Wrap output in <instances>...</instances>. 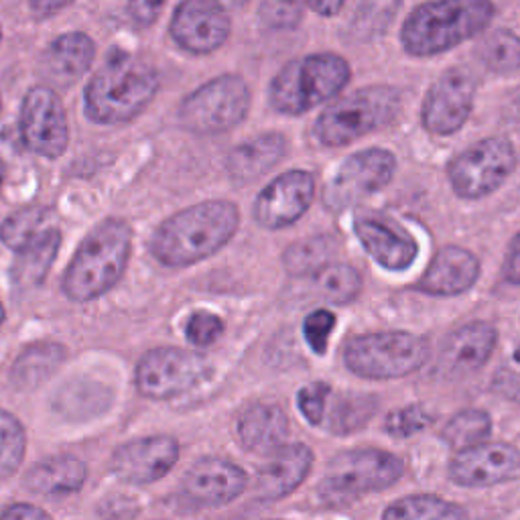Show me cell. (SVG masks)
<instances>
[{"mask_svg": "<svg viewBox=\"0 0 520 520\" xmlns=\"http://www.w3.org/2000/svg\"><path fill=\"white\" fill-rule=\"evenodd\" d=\"M238 224L240 212L232 202H202L165 220L153 234L151 252L165 267H189L224 248Z\"/></svg>", "mask_w": 520, "mask_h": 520, "instance_id": "obj_1", "label": "cell"}, {"mask_svg": "<svg viewBox=\"0 0 520 520\" xmlns=\"http://www.w3.org/2000/svg\"><path fill=\"white\" fill-rule=\"evenodd\" d=\"M159 74L128 53L114 51L86 88V114L98 124L133 120L157 94Z\"/></svg>", "mask_w": 520, "mask_h": 520, "instance_id": "obj_2", "label": "cell"}, {"mask_svg": "<svg viewBox=\"0 0 520 520\" xmlns=\"http://www.w3.org/2000/svg\"><path fill=\"white\" fill-rule=\"evenodd\" d=\"M133 230L120 218L100 222L80 244L63 277V293L86 303L110 291L126 271Z\"/></svg>", "mask_w": 520, "mask_h": 520, "instance_id": "obj_3", "label": "cell"}, {"mask_svg": "<svg viewBox=\"0 0 520 520\" xmlns=\"http://www.w3.org/2000/svg\"><path fill=\"white\" fill-rule=\"evenodd\" d=\"M494 17L486 0H439L419 5L405 21L401 41L407 53L429 57L482 33Z\"/></svg>", "mask_w": 520, "mask_h": 520, "instance_id": "obj_4", "label": "cell"}, {"mask_svg": "<svg viewBox=\"0 0 520 520\" xmlns=\"http://www.w3.org/2000/svg\"><path fill=\"white\" fill-rule=\"evenodd\" d=\"M350 76V63L336 53H313L293 59L271 82V106L289 116L305 114L338 96Z\"/></svg>", "mask_w": 520, "mask_h": 520, "instance_id": "obj_5", "label": "cell"}, {"mask_svg": "<svg viewBox=\"0 0 520 520\" xmlns=\"http://www.w3.org/2000/svg\"><path fill=\"white\" fill-rule=\"evenodd\" d=\"M401 108L399 92L390 86H368L325 108L315 122V139L325 147L350 145L388 124Z\"/></svg>", "mask_w": 520, "mask_h": 520, "instance_id": "obj_6", "label": "cell"}, {"mask_svg": "<svg viewBox=\"0 0 520 520\" xmlns=\"http://www.w3.org/2000/svg\"><path fill=\"white\" fill-rule=\"evenodd\" d=\"M429 346L411 332H376L352 338L344 348V364L362 378L390 380L419 370Z\"/></svg>", "mask_w": 520, "mask_h": 520, "instance_id": "obj_7", "label": "cell"}, {"mask_svg": "<svg viewBox=\"0 0 520 520\" xmlns=\"http://www.w3.org/2000/svg\"><path fill=\"white\" fill-rule=\"evenodd\" d=\"M403 470V462L388 451H344L330 462L319 496L328 504H346L362 494L393 486L403 476Z\"/></svg>", "mask_w": 520, "mask_h": 520, "instance_id": "obj_8", "label": "cell"}, {"mask_svg": "<svg viewBox=\"0 0 520 520\" xmlns=\"http://www.w3.org/2000/svg\"><path fill=\"white\" fill-rule=\"evenodd\" d=\"M248 110V84L240 76H220L183 100L179 122L191 133L218 135L240 124Z\"/></svg>", "mask_w": 520, "mask_h": 520, "instance_id": "obj_9", "label": "cell"}, {"mask_svg": "<svg viewBox=\"0 0 520 520\" xmlns=\"http://www.w3.org/2000/svg\"><path fill=\"white\" fill-rule=\"evenodd\" d=\"M516 167V153L510 141L492 137L460 153L447 167L453 191L466 200L486 198L496 191Z\"/></svg>", "mask_w": 520, "mask_h": 520, "instance_id": "obj_10", "label": "cell"}, {"mask_svg": "<svg viewBox=\"0 0 520 520\" xmlns=\"http://www.w3.org/2000/svg\"><path fill=\"white\" fill-rule=\"evenodd\" d=\"M212 372L210 362L181 348H155L137 366L139 393L153 401H167L187 393Z\"/></svg>", "mask_w": 520, "mask_h": 520, "instance_id": "obj_11", "label": "cell"}, {"mask_svg": "<svg viewBox=\"0 0 520 520\" xmlns=\"http://www.w3.org/2000/svg\"><path fill=\"white\" fill-rule=\"evenodd\" d=\"M397 171V157L386 149H366L350 155L336 175L323 187V206L330 212H344L370 193L390 183Z\"/></svg>", "mask_w": 520, "mask_h": 520, "instance_id": "obj_12", "label": "cell"}, {"mask_svg": "<svg viewBox=\"0 0 520 520\" xmlns=\"http://www.w3.org/2000/svg\"><path fill=\"white\" fill-rule=\"evenodd\" d=\"M476 76L466 68H451L429 88L423 102V126L433 135H453L466 124L476 96Z\"/></svg>", "mask_w": 520, "mask_h": 520, "instance_id": "obj_13", "label": "cell"}, {"mask_svg": "<svg viewBox=\"0 0 520 520\" xmlns=\"http://www.w3.org/2000/svg\"><path fill=\"white\" fill-rule=\"evenodd\" d=\"M21 133L25 145L49 159H57L68 147V118L59 96L47 86L27 92L21 108Z\"/></svg>", "mask_w": 520, "mask_h": 520, "instance_id": "obj_14", "label": "cell"}, {"mask_svg": "<svg viewBox=\"0 0 520 520\" xmlns=\"http://www.w3.org/2000/svg\"><path fill=\"white\" fill-rule=\"evenodd\" d=\"M315 177L309 171L293 169L273 179L254 202V220L269 230L295 224L311 206Z\"/></svg>", "mask_w": 520, "mask_h": 520, "instance_id": "obj_15", "label": "cell"}, {"mask_svg": "<svg viewBox=\"0 0 520 520\" xmlns=\"http://www.w3.org/2000/svg\"><path fill=\"white\" fill-rule=\"evenodd\" d=\"M230 17L226 9L212 0H185L171 19L173 41L195 55L212 53L226 43Z\"/></svg>", "mask_w": 520, "mask_h": 520, "instance_id": "obj_16", "label": "cell"}, {"mask_svg": "<svg viewBox=\"0 0 520 520\" xmlns=\"http://www.w3.org/2000/svg\"><path fill=\"white\" fill-rule=\"evenodd\" d=\"M354 232L364 250L386 271H405L417 258V240L384 214L372 210L356 214Z\"/></svg>", "mask_w": 520, "mask_h": 520, "instance_id": "obj_17", "label": "cell"}, {"mask_svg": "<svg viewBox=\"0 0 520 520\" xmlns=\"http://www.w3.org/2000/svg\"><path fill=\"white\" fill-rule=\"evenodd\" d=\"M179 460V443L167 435L143 437L120 445L110 462L116 478L128 484H151L161 480Z\"/></svg>", "mask_w": 520, "mask_h": 520, "instance_id": "obj_18", "label": "cell"}, {"mask_svg": "<svg viewBox=\"0 0 520 520\" xmlns=\"http://www.w3.org/2000/svg\"><path fill=\"white\" fill-rule=\"evenodd\" d=\"M520 474V451L506 443H482L455 455L449 478L466 488L494 486Z\"/></svg>", "mask_w": 520, "mask_h": 520, "instance_id": "obj_19", "label": "cell"}, {"mask_svg": "<svg viewBox=\"0 0 520 520\" xmlns=\"http://www.w3.org/2000/svg\"><path fill=\"white\" fill-rule=\"evenodd\" d=\"M478 277L480 260L474 252L462 246H445L433 256L429 269L419 279L415 289L425 295L451 297L472 289Z\"/></svg>", "mask_w": 520, "mask_h": 520, "instance_id": "obj_20", "label": "cell"}, {"mask_svg": "<svg viewBox=\"0 0 520 520\" xmlns=\"http://www.w3.org/2000/svg\"><path fill=\"white\" fill-rule=\"evenodd\" d=\"M248 484L246 474L220 458H204L195 462L183 478L185 494L208 506L228 504L238 498Z\"/></svg>", "mask_w": 520, "mask_h": 520, "instance_id": "obj_21", "label": "cell"}, {"mask_svg": "<svg viewBox=\"0 0 520 520\" xmlns=\"http://www.w3.org/2000/svg\"><path fill=\"white\" fill-rule=\"evenodd\" d=\"M313 453L303 443L279 447L271 460L260 466L256 476V492L260 498L277 500L291 494L309 474Z\"/></svg>", "mask_w": 520, "mask_h": 520, "instance_id": "obj_22", "label": "cell"}, {"mask_svg": "<svg viewBox=\"0 0 520 520\" xmlns=\"http://www.w3.org/2000/svg\"><path fill=\"white\" fill-rule=\"evenodd\" d=\"M496 344L498 332L494 325L488 321H474L453 330L445 338L441 346V360L449 370L468 374L488 362Z\"/></svg>", "mask_w": 520, "mask_h": 520, "instance_id": "obj_23", "label": "cell"}, {"mask_svg": "<svg viewBox=\"0 0 520 520\" xmlns=\"http://www.w3.org/2000/svg\"><path fill=\"white\" fill-rule=\"evenodd\" d=\"M96 45L86 33H65L57 37L43 57V76L57 86H74L88 70Z\"/></svg>", "mask_w": 520, "mask_h": 520, "instance_id": "obj_24", "label": "cell"}, {"mask_svg": "<svg viewBox=\"0 0 520 520\" xmlns=\"http://www.w3.org/2000/svg\"><path fill=\"white\" fill-rule=\"evenodd\" d=\"M289 419L277 405H252L238 419V439L254 453H275L283 447Z\"/></svg>", "mask_w": 520, "mask_h": 520, "instance_id": "obj_25", "label": "cell"}, {"mask_svg": "<svg viewBox=\"0 0 520 520\" xmlns=\"http://www.w3.org/2000/svg\"><path fill=\"white\" fill-rule=\"evenodd\" d=\"M287 141L281 133H267L246 141L228 155V173L236 181H254L271 171L285 155Z\"/></svg>", "mask_w": 520, "mask_h": 520, "instance_id": "obj_26", "label": "cell"}, {"mask_svg": "<svg viewBox=\"0 0 520 520\" xmlns=\"http://www.w3.org/2000/svg\"><path fill=\"white\" fill-rule=\"evenodd\" d=\"M84 482L86 464L74 458V455H55V458L35 466L25 478V486L31 492L45 496H65L78 492Z\"/></svg>", "mask_w": 520, "mask_h": 520, "instance_id": "obj_27", "label": "cell"}, {"mask_svg": "<svg viewBox=\"0 0 520 520\" xmlns=\"http://www.w3.org/2000/svg\"><path fill=\"white\" fill-rule=\"evenodd\" d=\"M59 244L61 232L49 228L33 238L25 248H21L13 265V283L19 289H33L41 285L57 256Z\"/></svg>", "mask_w": 520, "mask_h": 520, "instance_id": "obj_28", "label": "cell"}, {"mask_svg": "<svg viewBox=\"0 0 520 520\" xmlns=\"http://www.w3.org/2000/svg\"><path fill=\"white\" fill-rule=\"evenodd\" d=\"M338 240L330 234H319L309 236L305 240L293 242L285 254H283V265L289 275L293 277H307L317 275L325 267L332 265V258L338 252Z\"/></svg>", "mask_w": 520, "mask_h": 520, "instance_id": "obj_29", "label": "cell"}, {"mask_svg": "<svg viewBox=\"0 0 520 520\" xmlns=\"http://www.w3.org/2000/svg\"><path fill=\"white\" fill-rule=\"evenodd\" d=\"M65 360V348L53 342L29 346L11 370V382L17 388H35L43 384Z\"/></svg>", "mask_w": 520, "mask_h": 520, "instance_id": "obj_30", "label": "cell"}, {"mask_svg": "<svg viewBox=\"0 0 520 520\" xmlns=\"http://www.w3.org/2000/svg\"><path fill=\"white\" fill-rule=\"evenodd\" d=\"M382 520H468V514L462 506L435 496H409L390 504Z\"/></svg>", "mask_w": 520, "mask_h": 520, "instance_id": "obj_31", "label": "cell"}, {"mask_svg": "<svg viewBox=\"0 0 520 520\" xmlns=\"http://www.w3.org/2000/svg\"><path fill=\"white\" fill-rule=\"evenodd\" d=\"M478 57L490 72L512 74L520 70V37L508 29H498L482 39Z\"/></svg>", "mask_w": 520, "mask_h": 520, "instance_id": "obj_32", "label": "cell"}, {"mask_svg": "<svg viewBox=\"0 0 520 520\" xmlns=\"http://www.w3.org/2000/svg\"><path fill=\"white\" fill-rule=\"evenodd\" d=\"M315 289L334 305L354 301L362 291V277L350 265H330L315 275Z\"/></svg>", "mask_w": 520, "mask_h": 520, "instance_id": "obj_33", "label": "cell"}, {"mask_svg": "<svg viewBox=\"0 0 520 520\" xmlns=\"http://www.w3.org/2000/svg\"><path fill=\"white\" fill-rule=\"evenodd\" d=\"M492 421L490 415L478 409H468L455 415L443 429V441L453 449H470L482 445V441L490 435Z\"/></svg>", "mask_w": 520, "mask_h": 520, "instance_id": "obj_34", "label": "cell"}, {"mask_svg": "<svg viewBox=\"0 0 520 520\" xmlns=\"http://www.w3.org/2000/svg\"><path fill=\"white\" fill-rule=\"evenodd\" d=\"M27 449V435L19 419L11 413L0 411V480L11 478L23 458Z\"/></svg>", "mask_w": 520, "mask_h": 520, "instance_id": "obj_35", "label": "cell"}, {"mask_svg": "<svg viewBox=\"0 0 520 520\" xmlns=\"http://www.w3.org/2000/svg\"><path fill=\"white\" fill-rule=\"evenodd\" d=\"M47 220V210L45 208H27L11 218L5 220V224L0 226V240H3L9 248L21 250L25 248L33 238H37L41 232L39 228Z\"/></svg>", "mask_w": 520, "mask_h": 520, "instance_id": "obj_36", "label": "cell"}, {"mask_svg": "<svg viewBox=\"0 0 520 520\" xmlns=\"http://www.w3.org/2000/svg\"><path fill=\"white\" fill-rule=\"evenodd\" d=\"M376 411V401L372 397L346 395L338 397L336 407L330 417V429L334 433H352L360 429Z\"/></svg>", "mask_w": 520, "mask_h": 520, "instance_id": "obj_37", "label": "cell"}, {"mask_svg": "<svg viewBox=\"0 0 520 520\" xmlns=\"http://www.w3.org/2000/svg\"><path fill=\"white\" fill-rule=\"evenodd\" d=\"M336 328V315L328 309H317L309 313L303 321V334L309 344V348L315 354H325L328 350V340Z\"/></svg>", "mask_w": 520, "mask_h": 520, "instance_id": "obj_38", "label": "cell"}, {"mask_svg": "<svg viewBox=\"0 0 520 520\" xmlns=\"http://www.w3.org/2000/svg\"><path fill=\"white\" fill-rule=\"evenodd\" d=\"M429 423H431V415H427L423 407L409 405L401 411H393L386 417V431L388 435L405 439L423 431Z\"/></svg>", "mask_w": 520, "mask_h": 520, "instance_id": "obj_39", "label": "cell"}, {"mask_svg": "<svg viewBox=\"0 0 520 520\" xmlns=\"http://www.w3.org/2000/svg\"><path fill=\"white\" fill-rule=\"evenodd\" d=\"M224 332V321L210 313L198 311L193 313L185 325V336L195 346H212Z\"/></svg>", "mask_w": 520, "mask_h": 520, "instance_id": "obj_40", "label": "cell"}, {"mask_svg": "<svg viewBox=\"0 0 520 520\" xmlns=\"http://www.w3.org/2000/svg\"><path fill=\"white\" fill-rule=\"evenodd\" d=\"M260 23L269 29H293L303 21V5L267 0L258 9Z\"/></svg>", "mask_w": 520, "mask_h": 520, "instance_id": "obj_41", "label": "cell"}, {"mask_svg": "<svg viewBox=\"0 0 520 520\" xmlns=\"http://www.w3.org/2000/svg\"><path fill=\"white\" fill-rule=\"evenodd\" d=\"M330 393L332 388L325 382H311L299 390L297 395L299 411L311 425H321L325 417V403H328Z\"/></svg>", "mask_w": 520, "mask_h": 520, "instance_id": "obj_42", "label": "cell"}, {"mask_svg": "<svg viewBox=\"0 0 520 520\" xmlns=\"http://www.w3.org/2000/svg\"><path fill=\"white\" fill-rule=\"evenodd\" d=\"M502 275L508 283L520 285V232L514 236V240L510 242V246L506 250Z\"/></svg>", "mask_w": 520, "mask_h": 520, "instance_id": "obj_43", "label": "cell"}, {"mask_svg": "<svg viewBox=\"0 0 520 520\" xmlns=\"http://www.w3.org/2000/svg\"><path fill=\"white\" fill-rule=\"evenodd\" d=\"M0 520H51V516L33 504H15L5 510Z\"/></svg>", "mask_w": 520, "mask_h": 520, "instance_id": "obj_44", "label": "cell"}, {"mask_svg": "<svg viewBox=\"0 0 520 520\" xmlns=\"http://www.w3.org/2000/svg\"><path fill=\"white\" fill-rule=\"evenodd\" d=\"M494 386H498L500 393L508 395L510 399L520 401V376H516V372L502 370L498 380H494Z\"/></svg>", "mask_w": 520, "mask_h": 520, "instance_id": "obj_45", "label": "cell"}, {"mask_svg": "<svg viewBox=\"0 0 520 520\" xmlns=\"http://www.w3.org/2000/svg\"><path fill=\"white\" fill-rule=\"evenodd\" d=\"M161 3H135V5H130V11H133V15L143 23V25H147V23H153L155 21V17H157V13L161 11Z\"/></svg>", "mask_w": 520, "mask_h": 520, "instance_id": "obj_46", "label": "cell"}, {"mask_svg": "<svg viewBox=\"0 0 520 520\" xmlns=\"http://www.w3.org/2000/svg\"><path fill=\"white\" fill-rule=\"evenodd\" d=\"M65 7H68V3H49V0H37V3H31V9H33V13H35L39 19L51 17L53 13H59V11H63Z\"/></svg>", "mask_w": 520, "mask_h": 520, "instance_id": "obj_47", "label": "cell"}, {"mask_svg": "<svg viewBox=\"0 0 520 520\" xmlns=\"http://www.w3.org/2000/svg\"><path fill=\"white\" fill-rule=\"evenodd\" d=\"M303 7L315 11V13L323 15V17H332V15H336V13H340L344 9V3H342V0H336V3L332 0V3H305Z\"/></svg>", "mask_w": 520, "mask_h": 520, "instance_id": "obj_48", "label": "cell"}, {"mask_svg": "<svg viewBox=\"0 0 520 520\" xmlns=\"http://www.w3.org/2000/svg\"><path fill=\"white\" fill-rule=\"evenodd\" d=\"M3 179H5V167L0 163V187H3Z\"/></svg>", "mask_w": 520, "mask_h": 520, "instance_id": "obj_49", "label": "cell"}, {"mask_svg": "<svg viewBox=\"0 0 520 520\" xmlns=\"http://www.w3.org/2000/svg\"><path fill=\"white\" fill-rule=\"evenodd\" d=\"M3 321H5V309L0 305V325H3Z\"/></svg>", "mask_w": 520, "mask_h": 520, "instance_id": "obj_50", "label": "cell"}, {"mask_svg": "<svg viewBox=\"0 0 520 520\" xmlns=\"http://www.w3.org/2000/svg\"><path fill=\"white\" fill-rule=\"evenodd\" d=\"M514 360H516V362H518V364H520V348H518V350H516V354H514Z\"/></svg>", "mask_w": 520, "mask_h": 520, "instance_id": "obj_51", "label": "cell"}, {"mask_svg": "<svg viewBox=\"0 0 520 520\" xmlns=\"http://www.w3.org/2000/svg\"><path fill=\"white\" fill-rule=\"evenodd\" d=\"M0 39H3V31H0Z\"/></svg>", "mask_w": 520, "mask_h": 520, "instance_id": "obj_52", "label": "cell"}, {"mask_svg": "<svg viewBox=\"0 0 520 520\" xmlns=\"http://www.w3.org/2000/svg\"><path fill=\"white\" fill-rule=\"evenodd\" d=\"M0 104H3V100H0Z\"/></svg>", "mask_w": 520, "mask_h": 520, "instance_id": "obj_53", "label": "cell"}]
</instances>
